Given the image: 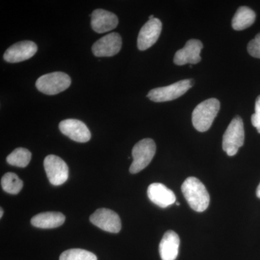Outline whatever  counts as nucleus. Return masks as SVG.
Masks as SVG:
<instances>
[{
    "mask_svg": "<svg viewBox=\"0 0 260 260\" xmlns=\"http://www.w3.org/2000/svg\"><path fill=\"white\" fill-rule=\"evenodd\" d=\"M71 85V78L62 72H55L42 75L38 78L36 86L46 95H56L64 91Z\"/></svg>",
    "mask_w": 260,
    "mask_h": 260,
    "instance_id": "obj_5",
    "label": "nucleus"
},
{
    "mask_svg": "<svg viewBox=\"0 0 260 260\" xmlns=\"http://www.w3.org/2000/svg\"><path fill=\"white\" fill-rule=\"evenodd\" d=\"M251 123L260 133V95L256 98L255 102V113L251 116Z\"/></svg>",
    "mask_w": 260,
    "mask_h": 260,
    "instance_id": "obj_23",
    "label": "nucleus"
},
{
    "mask_svg": "<svg viewBox=\"0 0 260 260\" xmlns=\"http://www.w3.org/2000/svg\"><path fill=\"white\" fill-rule=\"evenodd\" d=\"M61 133L78 143H87L91 138L86 124L78 119H65L59 123Z\"/></svg>",
    "mask_w": 260,
    "mask_h": 260,
    "instance_id": "obj_11",
    "label": "nucleus"
},
{
    "mask_svg": "<svg viewBox=\"0 0 260 260\" xmlns=\"http://www.w3.org/2000/svg\"><path fill=\"white\" fill-rule=\"evenodd\" d=\"M119 23L117 16L111 12L102 9L94 10L91 15V27L98 34L109 32Z\"/></svg>",
    "mask_w": 260,
    "mask_h": 260,
    "instance_id": "obj_15",
    "label": "nucleus"
},
{
    "mask_svg": "<svg viewBox=\"0 0 260 260\" xmlns=\"http://www.w3.org/2000/svg\"><path fill=\"white\" fill-rule=\"evenodd\" d=\"M181 191L191 209L203 212L210 204V194L203 183L197 178L188 177L181 186Z\"/></svg>",
    "mask_w": 260,
    "mask_h": 260,
    "instance_id": "obj_1",
    "label": "nucleus"
},
{
    "mask_svg": "<svg viewBox=\"0 0 260 260\" xmlns=\"http://www.w3.org/2000/svg\"><path fill=\"white\" fill-rule=\"evenodd\" d=\"M90 220L95 226L105 232L117 234L121 231L120 218L112 210L107 208L97 210L90 215Z\"/></svg>",
    "mask_w": 260,
    "mask_h": 260,
    "instance_id": "obj_8",
    "label": "nucleus"
},
{
    "mask_svg": "<svg viewBox=\"0 0 260 260\" xmlns=\"http://www.w3.org/2000/svg\"><path fill=\"white\" fill-rule=\"evenodd\" d=\"M65 221V216L59 212H46L38 214L31 218V224L39 229H54L61 226Z\"/></svg>",
    "mask_w": 260,
    "mask_h": 260,
    "instance_id": "obj_17",
    "label": "nucleus"
},
{
    "mask_svg": "<svg viewBox=\"0 0 260 260\" xmlns=\"http://www.w3.org/2000/svg\"><path fill=\"white\" fill-rule=\"evenodd\" d=\"M220 109L218 99H210L200 103L192 113V124L198 131L204 133L210 129Z\"/></svg>",
    "mask_w": 260,
    "mask_h": 260,
    "instance_id": "obj_2",
    "label": "nucleus"
},
{
    "mask_svg": "<svg viewBox=\"0 0 260 260\" xmlns=\"http://www.w3.org/2000/svg\"><path fill=\"white\" fill-rule=\"evenodd\" d=\"M148 196L152 203L162 208L170 206L177 200L174 191L161 183L150 184L148 188Z\"/></svg>",
    "mask_w": 260,
    "mask_h": 260,
    "instance_id": "obj_14",
    "label": "nucleus"
},
{
    "mask_svg": "<svg viewBox=\"0 0 260 260\" xmlns=\"http://www.w3.org/2000/svg\"><path fill=\"white\" fill-rule=\"evenodd\" d=\"M256 196L260 199V183L259 186H257V189H256Z\"/></svg>",
    "mask_w": 260,
    "mask_h": 260,
    "instance_id": "obj_24",
    "label": "nucleus"
},
{
    "mask_svg": "<svg viewBox=\"0 0 260 260\" xmlns=\"http://www.w3.org/2000/svg\"><path fill=\"white\" fill-rule=\"evenodd\" d=\"M156 151L155 142L146 138L138 142L132 151L133 161L129 168L131 174H137L148 167Z\"/></svg>",
    "mask_w": 260,
    "mask_h": 260,
    "instance_id": "obj_3",
    "label": "nucleus"
},
{
    "mask_svg": "<svg viewBox=\"0 0 260 260\" xmlns=\"http://www.w3.org/2000/svg\"><path fill=\"white\" fill-rule=\"evenodd\" d=\"M121 44V36L117 32H111L99 39L92 47V51L98 57H109L120 51Z\"/></svg>",
    "mask_w": 260,
    "mask_h": 260,
    "instance_id": "obj_9",
    "label": "nucleus"
},
{
    "mask_svg": "<svg viewBox=\"0 0 260 260\" xmlns=\"http://www.w3.org/2000/svg\"><path fill=\"white\" fill-rule=\"evenodd\" d=\"M1 185L3 190L11 194H17L21 191L23 186V181L14 174L7 173L1 179Z\"/></svg>",
    "mask_w": 260,
    "mask_h": 260,
    "instance_id": "obj_19",
    "label": "nucleus"
},
{
    "mask_svg": "<svg viewBox=\"0 0 260 260\" xmlns=\"http://www.w3.org/2000/svg\"><path fill=\"white\" fill-rule=\"evenodd\" d=\"M3 213H4V211H3V208L0 209V218H3Z\"/></svg>",
    "mask_w": 260,
    "mask_h": 260,
    "instance_id": "obj_25",
    "label": "nucleus"
},
{
    "mask_svg": "<svg viewBox=\"0 0 260 260\" xmlns=\"http://www.w3.org/2000/svg\"><path fill=\"white\" fill-rule=\"evenodd\" d=\"M38 50L37 44L30 41H24L13 44L4 54L5 60L10 63H18L30 59Z\"/></svg>",
    "mask_w": 260,
    "mask_h": 260,
    "instance_id": "obj_12",
    "label": "nucleus"
},
{
    "mask_svg": "<svg viewBox=\"0 0 260 260\" xmlns=\"http://www.w3.org/2000/svg\"><path fill=\"white\" fill-rule=\"evenodd\" d=\"M155 18H154V15H150V17H149V20H152V19H154Z\"/></svg>",
    "mask_w": 260,
    "mask_h": 260,
    "instance_id": "obj_26",
    "label": "nucleus"
},
{
    "mask_svg": "<svg viewBox=\"0 0 260 260\" xmlns=\"http://www.w3.org/2000/svg\"><path fill=\"white\" fill-rule=\"evenodd\" d=\"M203 48V43L199 40L191 39L188 41L185 47L176 53L174 58V63L179 66L186 64H198L201 61L200 53Z\"/></svg>",
    "mask_w": 260,
    "mask_h": 260,
    "instance_id": "obj_13",
    "label": "nucleus"
},
{
    "mask_svg": "<svg viewBox=\"0 0 260 260\" xmlns=\"http://www.w3.org/2000/svg\"><path fill=\"white\" fill-rule=\"evenodd\" d=\"M244 128L242 118L237 116L231 121L223 137V150L229 156H234L244 145Z\"/></svg>",
    "mask_w": 260,
    "mask_h": 260,
    "instance_id": "obj_4",
    "label": "nucleus"
},
{
    "mask_svg": "<svg viewBox=\"0 0 260 260\" xmlns=\"http://www.w3.org/2000/svg\"><path fill=\"white\" fill-rule=\"evenodd\" d=\"M247 50L251 56L260 59V32L249 43Z\"/></svg>",
    "mask_w": 260,
    "mask_h": 260,
    "instance_id": "obj_22",
    "label": "nucleus"
},
{
    "mask_svg": "<svg viewBox=\"0 0 260 260\" xmlns=\"http://www.w3.org/2000/svg\"><path fill=\"white\" fill-rule=\"evenodd\" d=\"M180 239L173 231H168L159 244V253L162 260H175L179 254Z\"/></svg>",
    "mask_w": 260,
    "mask_h": 260,
    "instance_id": "obj_16",
    "label": "nucleus"
},
{
    "mask_svg": "<svg viewBox=\"0 0 260 260\" xmlns=\"http://www.w3.org/2000/svg\"><path fill=\"white\" fill-rule=\"evenodd\" d=\"M194 84L193 79L180 80L168 86L152 89L147 96L154 102H170L184 95Z\"/></svg>",
    "mask_w": 260,
    "mask_h": 260,
    "instance_id": "obj_6",
    "label": "nucleus"
},
{
    "mask_svg": "<svg viewBox=\"0 0 260 260\" xmlns=\"http://www.w3.org/2000/svg\"><path fill=\"white\" fill-rule=\"evenodd\" d=\"M256 14L247 7H241L232 19V27L234 30H242L249 28L255 21Z\"/></svg>",
    "mask_w": 260,
    "mask_h": 260,
    "instance_id": "obj_18",
    "label": "nucleus"
},
{
    "mask_svg": "<svg viewBox=\"0 0 260 260\" xmlns=\"http://www.w3.org/2000/svg\"><path fill=\"white\" fill-rule=\"evenodd\" d=\"M44 166L48 179L53 185H61L68 180L69 169L66 162L59 157L48 155L44 160Z\"/></svg>",
    "mask_w": 260,
    "mask_h": 260,
    "instance_id": "obj_7",
    "label": "nucleus"
},
{
    "mask_svg": "<svg viewBox=\"0 0 260 260\" xmlns=\"http://www.w3.org/2000/svg\"><path fill=\"white\" fill-rule=\"evenodd\" d=\"M59 260H97V256L93 253L84 249H72L62 252Z\"/></svg>",
    "mask_w": 260,
    "mask_h": 260,
    "instance_id": "obj_21",
    "label": "nucleus"
},
{
    "mask_svg": "<svg viewBox=\"0 0 260 260\" xmlns=\"http://www.w3.org/2000/svg\"><path fill=\"white\" fill-rule=\"evenodd\" d=\"M162 30V23L158 18L149 20L140 29L138 38V47L145 51L154 45L158 41Z\"/></svg>",
    "mask_w": 260,
    "mask_h": 260,
    "instance_id": "obj_10",
    "label": "nucleus"
},
{
    "mask_svg": "<svg viewBox=\"0 0 260 260\" xmlns=\"http://www.w3.org/2000/svg\"><path fill=\"white\" fill-rule=\"evenodd\" d=\"M31 159V153L27 149L18 148L13 150L7 157V162L14 167L25 168L28 165Z\"/></svg>",
    "mask_w": 260,
    "mask_h": 260,
    "instance_id": "obj_20",
    "label": "nucleus"
}]
</instances>
